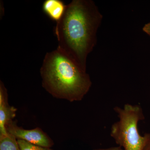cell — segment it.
Here are the masks:
<instances>
[{
    "instance_id": "6da1fadb",
    "label": "cell",
    "mask_w": 150,
    "mask_h": 150,
    "mask_svg": "<svg viewBox=\"0 0 150 150\" xmlns=\"http://www.w3.org/2000/svg\"><path fill=\"white\" fill-rule=\"evenodd\" d=\"M102 19L91 0H73L67 5L54 32L59 49L86 71L88 54L96 43V33Z\"/></svg>"
},
{
    "instance_id": "7a4b0ae2",
    "label": "cell",
    "mask_w": 150,
    "mask_h": 150,
    "mask_svg": "<svg viewBox=\"0 0 150 150\" xmlns=\"http://www.w3.org/2000/svg\"><path fill=\"white\" fill-rule=\"evenodd\" d=\"M40 73L42 86L48 93L71 102L81 100L92 86L86 71L57 48L46 53Z\"/></svg>"
},
{
    "instance_id": "8992f818",
    "label": "cell",
    "mask_w": 150,
    "mask_h": 150,
    "mask_svg": "<svg viewBox=\"0 0 150 150\" xmlns=\"http://www.w3.org/2000/svg\"><path fill=\"white\" fill-rule=\"evenodd\" d=\"M67 5L60 0H46L43 3V10L49 18L59 21L63 16Z\"/></svg>"
},
{
    "instance_id": "3957f363",
    "label": "cell",
    "mask_w": 150,
    "mask_h": 150,
    "mask_svg": "<svg viewBox=\"0 0 150 150\" xmlns=\"http://www.w3.org/2000/svg\"><path fill=\"white\" fill-rule=\"evenodd\" d=\"M114 110L119 120L111 126L110 136L124 150H142L145 137L140 135L138 129L139 122L144 119L141 106L126 104L123 108L115 106Z\"/></svg>"
},
{
    "instance_id": "52a82bcc",
    "label": "cell",
    "mask_w": 150,
    "mask_h": 150,
    "mask_svg": "<svg viewBox=\"0 0 150 150\" xmlns=\"http://www.w3.org/2000/svg\"><path fill=\"white\" fill-rule=\"evenodd\" d=\"M0 150H21L17 140L8 134L0 136Z\"/></svg>"
},
{
    "instance_id": "277c9868",
    "label": "cell",
    "mask_w": 150,
    "mask_h": 150,
    "mask_svg": "<svg viewBox=\"0 0 150 150\" xmlns=\"http://www.w3.org/2000/svg\"><path fill=\"white\" fill-rule=\"evenodd\" d=\"M6 128L8 134L15 137L16 139L23 140L46 148H51L54 144L51 138L40 128L26 130L19 127L13 120L7 123Z\"/></svg>"
},
{
    "instance_id": "ba28073f",
    "label": "cell",
    "mask_w": 150,
    "mask_h": 150,
    "mask_svg": "<svg viewBox=\"0 0 150 150\" xmlns=\"http://www.w3.org/2000/svg\"><path fill=\"white\" fill-rule=\"evenodd\" d=\"M17 142L21 150H53L51 148L33 144L23 140L18 139Z\"/></svg>"
},
{
    "instance_id": "8fae6325",
    "label": "cell",
    "mask_w": 150,
    "mask_h": 150,
    "mask_svg": "<svg viewBox=\"0 0 150 150\" xmlns=\"http://www.w3.org/2000/svg\"><path fill=\"white\" fill-rule=\"evenodd\" d=\"M94 150H124V149L121 147L118 146L112 147L107 148V149H96Z\"/></svg>"
},
{
    "instance_id": "30bf717a",
    "label": "cell",
    "mask_w": 150,
    "mask_h": 150,
    "mask_svg": "<svg viewBox=\"0 0 150 150\" xmlns=\"http://www.w3.org/2000/svg\"><path fill=\"white\" fill-rule=\"evenodd\" d=\"M143 30L150 37V22L145 25L143 27Z\"/></svg>"
},
{
    "instance_id": "9c48e42d",
    "label": "cell",
    "mask_w": 150,
    "mask_h": 150,
    "mask_svg": "<svg viewBox=\"0 0 150 150\" xmlns=\"http://www.w3.org/2000/svg\"><path fill=\"white\" fill-rule=\"evenodd\" d=\"M145 137V142L142 150H150V134H146Z\"/></svg>"
},
{
    "instance_id": "5b68a950",
    "label": "cell",
    "mask_w": 150,
    "mask_h": 150,
    "mask_svg": "<svg viewBox=\"0 0 150 150\" xmlns=\"http://www.w3.org/2000/svg\"><path fill=\"white\" fill-rule=\"evenodd\" d=\"M17 109L8 103L7 91L2 82L0 83V136L7 135L6 126L16 115Z\"/></svg>"
}]
</instances>
